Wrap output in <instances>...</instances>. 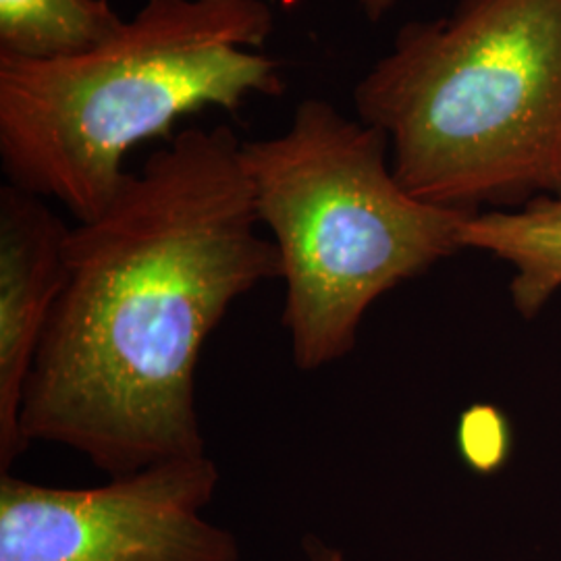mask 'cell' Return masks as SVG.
Here are the masks:
<instances>
[{"instance_id":"obj_9","label":"cell","mask_w":561,"mask_h":561,"mask_svg":"<svg viewBox=\"0 0 561 561\" xmlns=\"http://www.w3.org/2000/svg\"><path fill=\"white\" fill-rule=\"evenodd\" d=\"M502 435L497 433V419L491 410L472 408L468 414H463L460 426L461 454L474 468H489L495 466L497 454L502 447L497 445Z\"/></svg>"},{"instance_id":"obj_10","label":"cell","mask_w":561,"mask_h":561,"mask_svg":"<svg viewBox=\"0 0 561 561\" xmlns=\"http://www.w3.org/2000/svg\"><path fill=\"white\" fill-rule=\"evenodd\" d=\"M301 553L306 561H350L340 547L324 541L317 535H306L301 539Z\"/></svg>"},{"instance_id":"obj_7","label":"cell","mask_w":561,"mask_h":561,"mask_svg":"<svg viewBox=\"0 0 561 561\" xmlns=\"http://www.w3.org/2000/svg\"><path fill=\"white\" fill-rule=\"evenodd\" d=\"M461 248L510 262L512 300L524 319H533L561 287V201L472 215L461 227Z\"/></svg>"},{"instance_id":"obj_11","label":"cell","mask_w":561,"mask_h":561,"mask_svg":"<svg viewBox=\"0 0 561 561\" xmlns=\"http://www.w3.org/2000/svg\"><path fill=\"white\" fill-rule=\"evenodd\" d=\"M356 4L366 20L379 23L400 4V0H356Z\"/></svg>"},{"instance_id":"obj_4","label":"cell","mask_w":561,"mask_h":561,"mask_svg":"<svg viewBox=\"0 0 561 561\" xmlns=\"http://www.w3.org/2000/svg\"><path fill=\"white\" fill-rule=\"evenodd\" d=\"M241 161L279 254L283 327L301 373L352 354L375 301L463 250L472 215L410 196L385 131L324 99L301 101L279 136L241 141Z\"/></svg>"},{"instance_id":"obj_6","label":"cell","mask_w":561,"mask_h":561,"mask_svg":"<svg viewBox=\"0 0 561 561\" xmlns=\"http://www.w3.org/2000/svg\"><path fill=\"white\" fill-rule=\"evenodd\" d=\"M69 231L46 198L0 187V472L27 449L23 393L67 279Z\"/></svg>"},{"instance_id":"obj_3","label":"cell","mask_w":561,"mask_h":561,"mask_svg":"<svg viewBox=\"0 0 561 561\" xmlns=\"http://www.w3.org/2000/svg\"><path fill=\"white\" fill-rule=\"evenodd\" d=\"M354 108L416 201L470 215L561 201V0H456L405 23Z\"/></svg>"},{"instance_id":"obj_8","label":"cell","mask_w":561,"mask_h":561,"mask_svg":"<svg viewBox=\"0 0 561 561\" xmlns=\"http://www.w3.org/2000/svg\"><path fill=\"white\" fill-rule=\"evenodd\" d=\"M125 21L111 0H0V55L71 59L115 38Z\"/></svg>"},{"instance_id":"obj_5","label":"cell","mask_w":561,"mask_h":561,"mask_svg":"<svg viewBox=\"0 0 561 561\" xmlns=\"http://www.w3.org/2000/svg\"><path fill=\"white\" fill-rule=\"evenodd\" d=\"M219 482L208 454L94 486L0 472V561H241L238 537L206 518Z\"/></svg>"},{"instance_id":"obj_1","label":"cell","mask_w":561,"mask_h":561,"mask_svg":"<svg viewBox=\"0 0 561 561\" xmlns=\"http://www.w3.org/2000/svg\"><path fill=\"white\" fill-rule=\"evenodd\" d=\"M241 141L187 127L67 240V279L25 385L21 437L108 477L208 454L196 370L236 301L279 279Z\"/></svg>"},{"instance_id":"obj_2","label":"cell","mask_w":561,"mask_h":561,"mask_svg":"<svg viewBox=\"0 0 561 561\" xmlns=\"http://www.w3.org/2000/svg\"><path fill=\"white\" fill-rule=\"evenodd\" d=\"M266 0H146L115 38L59 60L0 55V162L7 183L99 217L127 154L204 108L238 113L279 96L283 65L261 53Z\"/></svg>"}]
</instances>
